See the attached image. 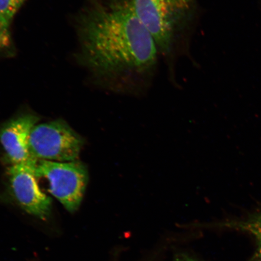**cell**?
Returning a JSON list of instances; mask_svg holds the SVG:
<instances>
[{"mask_svg":"<svg viewBox=\"0 0 261 261\" xmlns=\"http://www.w3.org/2000/svg\"><path fill=\"white\" fill-rule=\"evenodd\" d=\"M11 44L9 28L0 19V50L8 48Z\"/></svg>","mask_w":261,"mask_h":261,"instance_id":"9c48e42d","label":"cell"},{"mask_svg":"<svg viewBox=\"0 0 261 261\" xmlns=\"http://www.w3.org/2000/svg\"><path fill=\"white\" fill-rule=\"evenodd\" d=\"M152 35L160 56L169 63L188 44L197 16L196 0H132Z\"/></svg>","mask_w":261,"mask_h":261,"instance_id":"7a4b0ae2","label":"cell"},{"mask_svg":"<svg viewBox=\"0 0 261 261\" xmlns=\"http://www.w3.org/2000/svg\"><path fill=\"white\" fill-rule=\"evenodd\" d=\"M223 226L246 231L255 238L257 249L255 254L250 261H261V208L249 217L241 220L231 221Z\"/></svg>","mask_w":261,"mask_h":261,"instance_id":"52a82bcc","label":"cell"},{"mask_svg":"<svg viewBox=\"0 0 261 261\" xmlns=\"http://www.w3.org/2000/svg\"><path fill=\"white\" fill-rule=\"evenodd\" d=\"M84 140L62 119L37 124L29 138V151L37 161L69 162L77 161Z\"/></svg>","mask_w":261,"mask_h":261,"instance_id":"3957f363","label":"cell"},{"mask_svg":"<svg viewBox=\"0 0 261 261\" xmlns=\"http://www.w3.org/2000/svg\"><path fill=\"white\" fill-rule=\"evenodd\" d=\"M26 0H0V19L9 28L16 13Z\"/></svg>","mask_w":261,"mask_h":261,"instance_id":"ba28073f","label":"cell"},{"mask_svg":"<svg viewBox=\"0 0 261 261\" xmlns=\"http://www.w3.org/2000/svg\"><path fill=\"white\" fill-rule=\"evenodd\" d=\"M38 120L35 114L24 113L13 117L0 127V143L12 165L37 163L29 151V141Z\"/></svg>","mask_w":261,"mask_h":261,"instance_id":"8992f818","label":"cell"},{"mask_svg":"<svg viewBox=\"0 0 261 261\" xmlns=\"http://www.w3.org/2000/svg\"><path fill=\"white\" fill-rule=\"evenodd\" d=\"M37 163L10 166V188L16 203L22 210L32 216L46 220L51 214V200L39 188L35 172Z\"/></svg>","mask_w":261,"mask_h":261,"instance_id":"5b68a950","label":"cell"},{"mask_svg":"<svg viewBox=\"0 0 261 261\" xmlns=\"http://www.w3.org/2000/svg\"><path fill=\"white\" fill-rule=\"evenodd\" d=\"M37 178L48 181V191L70 212L78 210L89 181L87 166L81 162H58L38 161Z\"/></svg>","mask_w":261,"mask_h":261,"instance_id":"277c9868","label":"cell"},{"mask_svg":"<svg viewBox=\"0 0 261 261\" xmlns=\"http://www.w3.org/2000/svg\"><path fill=\"white\" fill-rule=\"evenodd\" d=\"M175 261H197L185 254H179L176 256Z\"/></svg>","mask_w":261,"mask_h":261,"instance_id":"30bf717a","label":"cell"},{"mask_svg":"<svg viewBox=\"0 0 261 261\" xmlns=\"http://www.w3.org/2000/svg\"><path fill=\"white\" fill-rule=\"evenodd\" d=\"M80 29L84 63L107 89L130 96L150 89L161 58L132 0H93Z\"/></svg>","mask_w":261,"mask_h":261,"instance_id":"6da1fadb","label":"cell"}]
</instances>
